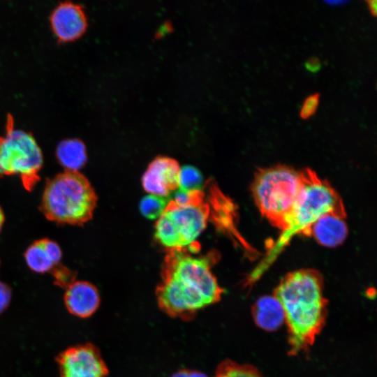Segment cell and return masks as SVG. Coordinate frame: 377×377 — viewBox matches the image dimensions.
Returning <instances> with one entry per match:
<instances>
[{
	"label": "cell",
	"instance_id": "6da1fadb",
	"mask_svg": "<svg viewBox=\"0 0 377 377\" xmlns=\"http://www.w3.org/2000/svg\"><path fill=\"white\" fill-rule=\"evenodd\" d=\"M187 247L168 249L156 289L160 309L171 318L193 319L199 311L218 302L224 292L212 272L218 256H194Z\"/></svg>",
	"mask_w": 377,
	"mask_h": 377
},
{
	"label": "cell",
	"instance_id": "7a4b0ae2",
	"mask_svg": "<svg viewBox=\"0 0 377 377\" xmlns=\"http://www.w3.org/2000/svg\"><path fill=\"white\" fill-rule=\"evenodd\" d=\"M323 285L316 270L301 269L287 274L275 290L274 296L288 326L292 355L311 346L325 323L326 300Z\"/></svg>",
	"mask_w": 377,
	"mask_h": 377
},
{
	"label": "cell",
	"instance_id": "3957f363",
	"mask_svg": "<svg viewBox=\"0 0 377 377\" xmlns=\"http://www.w3.org/2000/svg\"><path fill=\"white\" fill-rule=\"evenodd\" d=\"M301 174L302 188L286 228L246 279L247 286L260 278L295 235L309 236L311 226L319 218L327 214L346 216L341 197L327 181L309 168L301 170Z\"/></svg>",
	"mask_w": 377,
	"mask_h": 377
},
{
	"label": "cell",
	"instance_id": "277c9868",
	"mask_svg": "<svg viewBox=\"0 0 377 377\" xmlns=\"http://www.w3.org/2000/svg\"><path fill=\"white\" fill-rule=\"evenodd\" d=\"M97 195L80 171L64 170L45 182L40 209L49 221L59 225L82 226L93 216Z\"/></svg>",
	"mask_w": 377,
	"mask_h": 377
},
{
	"label": "cell",
	"instance_id": "5b68a950",
	"mask_svg": "<svg viewBox=\"0 0 377 377\" xmlns=\"http://www.w3.org/2000/svg\"><path fill=\"white\" fill-rule=\"evenodd\" d=\"M302 185L301 170L286 165L260 168L255 174L254 202L260 214L281 231L286 228Z\"/></svg>",
	"mask_w": 377,
	"mask_h": 377
},
{
	"label": "cell",
	"instance_id": "8992f818",
	"mask_svg": "<svg viewBox=\"0 0 377 377\" xmlns=\"http://www.w3.org/2000/svg\"><path fill=\"white\" fill-rule=\"evenodd\" d=\"M43 156L33 135L14 127L13 118L8 114L6 132L0 135V178L17 175L24 188L32 191L40 180Z\"/></svg>",
	"mask_w": 377,
	"mask_h": 377
},
{
	"label": "cell",
	"instance_id": "52a82bcc",
	"mask_svg": "<svg viewBox=\"0 0 377 377\" xmlns=\"http://www.w3.org/2000/svg\"><path fill=\"white\" fill-rule=\"evenodd\" d=\"M209 212L205 201L179 206L170 200L156 222L155 237L167 249L187 247L205 228Z\"/></svg>",
	"mask_w": 377,
	"mask_h": 377
},
{
	"label": "cell",
	"instance_id": "ba28073f",
	"mask_svg": "<svg viewBox=\"0 0 377 377\" xmlns=\"http://www.w3.org/2000/svg\"><path fill=\"white\" fill-rule=\"evenodd\" d=\"M56 362L59 377H106L109 373L100 350L91 343L66 348Z\"/></svg>",
	"mask_w": 377,
	"mask_h": 377
},
{
	"label": "cell",
	"instance_id": "9c48e42d",
	"mask_svg": "<svg viewBox=\"0 0 377 377\" xmlns=\"http://www.w3.org/2000/svg\"><path fill=\"white\" fill-rule=\"evenodd\" d=\"M180 167L177 161L166 156L156 158L145 172L142 183L150 194L165 197L179 186Z\"/></svg>",
	"mask_w": 377,
	"mask_h": 377
},
{
	"label": "cell",
	"instance_id": "30bf717a",
	"mask_svg": "<svg viewBox=\"0 0 377 377\" xmlns=\"http://www.w3.org/2000/svg\"><path fill=\"white\" fill-rule=\"evenodd\" d=\"M53 32L59 42H68L80 37L85 31L87 21L80 5L71 1L60 3L50 17Z\"/></svg>",
	"mask_w": 377,
	"mask_h": 377
},
{
	"label": "cell",
	"instance_id": "8fae6325",
	"mask_svg": "<svg viewBox=\"0 0 377 377\" xmlns=\"http://www.w3.org/2000/svg\"><path fill=\"white\" fill-rule=\"evenodd\" d=\"M64 302L71 315L87 318L97 311L101 298L94 284L86 281L75 280L65 289Z\"/></svg>",
	"mask_w": 377,
	"mask_h": 377
},
{
	"label": "cell",
	"instance_id": "7c38bea8",
	"mask_svg": "<svg viewBox=\"0 0 377 377\" xmlns=\"http://www.w3.org/2000/svg\"><path fill=\"white\" fill-rule=\"evenodd\" d=\"M24 260L34 272L45 274L61 263L62 251L59 245L49 238L34 241L25 251Z\"/></svg>",
	"mask_w": 377,
	"mask_h": 377
},
{
	"label": "cell",
	"instance_id": "4fadbf2b",
	"mask_svg": "<svg viewBox=\"0 0 377 377\" xmlns=\"http://www.w3.org/2000/svg\"><path fill=\"white\" fill-rule=\"evenodd\" d=\"M346 218V216L337 214H325L313 224L309 236L322 246H337L344 242L348 233Z\"/></svg>",
	"mask_w": 377,
	"mask_h": 377
},
{
	"label": "cell",
	"instance_id": "5bb4252c",
	"mask_svg": "<svg viewBox=\"0 0 377 377\" xmlns=\"http://www.w3.org/2000/svg\"><path fill=\"white\" fill-rule=\"evenodd\" d=\"M253 314L256 323L265 330H275L284 321L282 307L274 295L260 297L253 306Z\"/></svg>",
	"mask_w": 377,
	"mask_h": 377
},
{
	"label": "cell",
	"instance_id": "9a60e30c",
	"mask_svg": "<svg viewBox=\"0 0 377 377\" xmlns=\"http://www.w3.org/2000/svg\"><path fill=\"white\" fill-rule=\"evenodd\" d=\"M56 156L64 170L68 171H79L87 161L85 145L77 138L59 142L56 149Z\"/></svg>",
	"mask_w": 377,
	"mask_h": 377
},
{
	"label": "cell",
	"instance_id": "2e32d148",
	"mask_svg": "<svg viewBox=\"0 0 377 377\" xmlns=\"http://www.w3.org/2000/svg\"><path fill=\"white\" fill-rule=\"evenodd\" d=\"M214 377H262L259 372L248 365L226 360L220 364Z\"/></svg>",
	"mask_w": 377,
	"mask_h": 377
},
{
	"label": "cell",
	"instance_id": "e0dca14e",
	"mask_svg": "<svg viewBox=\"0 0 377 377\" xmlns=\"http://www.w3.org/2000/svg\"><path fill=\"white\" fill-rule=\"evenodd\" d=\"M165 197L149 194L145 196L140 202V210L149 219H158L168 204Z\"/></svg>",
	"mask_w": 377,
	"mask_h": 377
},
{
	"label": "cell",
	"instance_id": "ac0fdd59",
	"mask_svg": "<svg viewBox=\"0 0 377 377\" xmlns=\"http://www.w3.org/2000/svg\"><path fill=\"white\" fill-rule=\"evenodd\" d=\"M202 184V176L197 168L189 165L180 168L179 187L181 190H200Z\"/></svg>",
	"mask_w": 377,
	"mask_h": 377
},
{
	"label": "cell",
	"instance_id": "d6986e66",
	"mask_svg": "<svg viewBox=\"0 0 377 377\" xmlns=\"http://www.w3.org/2000/svg\"><path fill=\"white\" fill-rule=\"evenodd\" d=\"M50 273L54 279V283L65 289L75 281V272L61 263L54 267Z\"/></svg>",
	"mask_w": 377,
	"mask_h": 377
},
{
	"label": "cell",
	"instance_id": "ffe728a7",
	"mask_svg": "<svg viewBox=\"0 0 377 377\" xmlns=\"http://www.w3.org/2000/svg\"><path fill=\"white\" fill-rule=\"evenodd\" d=\"M320 102L319 94L309 96L304 101L300 109V115L303 119H306L313 116L316 112Z\"/></svg>",
	"mask_w": 377,
	"mask_h": 377
},
{
	"label": "cell",
	"instance_id": "44dd1931",
	"mask_svg": "<svg viewBox=\"0 0 377 377\" xmlns=\"http://www.w3.org/2000/svg\"><path fill=\"white\" fill-rule=\"evenodd\" d=\"M12 297V290L6 283L0 281V313L8 307Z\"/></svg>",
	"mask_w": 377,
	"mask_h": 377
},
{
	"label": "cell",
	"instance_id": "7402d4cb",
	"mask_svg": "<svg viewBox=\"0 0 377 377\" xmlns=\"http://www.w3.org/2000/svg\"><path fill=\"white\" fill-rule=\"evenodd\" d=\"M304 66L309 72L316 73L320 70L322 64L318 58L313 57L306 61Z\"/></svg>",
	"mask_w": 377,
	"mask_h": 377
},
{
	"label": "cell",
	"instance_id": "603a6c76",
	"mask_svg": "<svg viewBox=\"0 0 377 377\" xmlns=\"http://www.w3.org/2000/svg\"><path fill=\"white\" fill-rule=\"evenodd\" d=\"M171 377H207L205 374L191 369H181L175 373Z\"/></svg>",
	"mask_w": 377,
	"mask_h": 377
},
{
	"label": "cell",
	"instance_id": "cb8c5ba5",
	"mask_svg": "<svg viewBox=\"0 0 377 377\" xmlns=\"http://www.w3.org/2000/svg\"><path fill=\"white\" fill-rule=\"evenodd\" d=\"M368 8L373 16L377 14V1L376 0L367 1Z\"/></svg>",
	"mask_w": 377,
	"mask_h": 377
},
{
	"label": "cell",
	"instance_id": "d4e9b609",
	"mask_svg": "<svg viewBox=\"0 0 377 377\" xmlns=\"http://www.w3.org/2000/svg\"><path fill=\"white\" fill-rule=\"evenodd\" d=\"M4 222H5V214H4L3 209L0 206V232L2 230Z\"/></svg>",
	"mask_w": 377,
	"mask_h": 377
},
{
	"label": "cell",
	"instance_id": "484cf974",
	"mask_svg": "<svg viewBox=\"0 0 377 377\" xmlns=\"http://www.w3.org/2000/svg\"><path fill=\"white\" fill-rule=\"evenodd\" d=\"M1 264V263H0Z\"/></svg>",
	"mask_w": 377,
	"mask_h": 377
}]
</instances>
